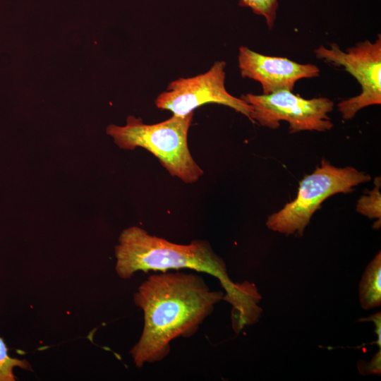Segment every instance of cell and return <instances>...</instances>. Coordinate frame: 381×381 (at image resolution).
<instances>
[{
	"mask_svg": "<svg viewBox=\"0 0 381 381\" xmlns=\"http://www.w3.org/2000/svg\"><path fill=\"white\" fill-rule=\"evenodd\" d=\"M224 296L193 273L177 270L150 275L133 296L144 317L141 336L131 350L135 365L163 360L169 353L171 341L195 334Z\"/></svg>",
	"mask_w": 381,
	"mask_h": 381,
	"instance_id": "6da1fadb",
	"label": "cell"
},
{
	"mask_svg": "<svg viewBox=\"0 0 381 381\" xmlns=\"http://www.w3.org/2000/svg\"><path fill=\"white\" fill-rule=\"evenodd\" d=\"M115 270L122 279L135 272L190 269L217 278L224 289L227 301L238 290L239 282L230 279L226 263L206 241L195 240L187 245L177 244L132 226L121 231L115 247Z\"/></svg>",
	"mask_w": 381,
	"mask_h": 381,
	"instance_id": "7a4b0ae2",
	"label": "cell"
},
{
	"mask_svg": "<svg viewBox=\"0 0 381 381\" xmlns=\"http://www.w3.org/2000/svg\"><path fill=\"white\" fill-rule=\"evenodd\" d=\"M193 114H173L154 124H146L141 118L128 116L125 126L110 124L106 131L120 148L133 150L143 147L157 157L171 176L193 183L204 173L193 158L188 145Z\"/></svg>",
	"mask_w": 381,
	"mask_h": 381,
	"instance_id": "3957f363",
	"label": "cell"
},
{
	"mask_svg": "<svg viewBox=\"0 0 381 381\" xmlns=\"http://www.w3.org/2000/svg\"><path fill=\"white\" fill-rule=\"evenodd\" d=\"M368 174L352 167H337L322 159L310 174L299 182L296 198L270 215L266 226L273 231L302 236L315 212L327 198L348 193L360 183L370 181Z\"/></svg>",
	"mask_w": 381,
	"mask_h": 381,
	"instance_id": "277c9868",
	"label": "cell"
},
{
	"mask_svg": "<svg viewBox=\"0 0 381 381\" xmlns=\"http://www.w3.org/2000/svg\"><path fill=\"white\" fill-rule=\"evenodd\" d=\"M241 98L252 107V121L271 129L278 128L281 121L289 123L290 133L322 132L334 126L328 116L334 102L327 97L305 99L291 90H281L268 95L247 93Z\"/></svg>",
	"mask_w": 381,
	"mask_h": 381,
	"instance_id": "5b68a950",
	"label": "cell"
},
{
	"mask_svg": "<svg viewBox=\"0 0 381 381\" xmlns=\"http://www.w3.org/2000/svg\"><path fill=\"white\" fill-rule=\"evenodd\" d=\"M314 53L318 59L343 67L361 85L359 95L337 104L344 119H353L359 110L366 107L381 104L380 35L374 42L366 40L344 52L337 44L331 43L329 48L320 46Z\"/></svg>",
	"mask_w": 381,
	"mask_h": 381,
	"instance_id": "8992f818",
	"label": "cell"
},
{
	"mask_svg": "<svg viewBox=\"0 0 381 381\" xmlns=\"http://www.w3.org/2000/svg\"><path fill=\"white\" fill-rule=\"evenodd\" d=\"M226 64L224 61H218L202 74L171 82L167 90L157 96L156 107L175 115L185 116L200 106L216 103L229 107L252 121V107L226 89Z\"/></svg>",
	"mask_w": 381,
	"mask_h": 381,
	"instance_id": "52a82bcc",
	"label": "cell"
},
{
	"mask_svg": "<svg viewBox=\"0 0 381 381\" xmlns=\"http://www.w3.org/2000/svg\"><path fill=\"white\" fill-rule=\"evenodd\" d=\"M238 62L241 76L259 82L264 95L281 90L293 91L297 80L318 77L320 71L314 64L262 55L244 46L239 48Z\"/></svg>",
	"mask_w": 381,
	"mask_h": 381,
	"instance_id": "ba28073f",
	"label": "cell"
},
{
	"mask_svg": "<svg viewBox=\"0 0 381 381\" xmlns=\"http://www.w3.org/2000/svg\"><path fill=\"white\" fill-rule=\"evenodd\" d=\"M361 306L370 310L381 305V252L368 264L358 285Z\"/></svg>",
	"mask_w": 381,
	"mask_h": 381,
	"instance_id": "9c48e42d",
	"label": "cell"
},
{
	"mask_svg": "<svg viewBox=\"0 0 381 381\" xmlns=\"http://www.w3.org/2000/svg\"><path fill=\"white\" fill-rule=\"evenodd\" d=\"M375 188L365 195L361 196L356 205V210L370 219H377L374 229L380 227L381 220V194L380 178L375 179Z\"/></svg>",
	"mask_w": 381,
	"mask_h": 381,
	"instance_id": "30bf717a",
	"label": "cell"
},
{
	"mask_svg": "<svg viewBox=\"0 0 381 381\" xmlns=\"http://www.w3.org/2000/svg\"><path fill=\"white\" fill-rule=\"evenodd\" d=\"M16 367L29 370L32 369L27 361L10 356L8 349L3 338L0 337V381H15L16 377L13 370Z\"/></svg>",
	"mask_w": 381,
	"mask_h": 381,
	"instance_id": "8fae6325",
	"label": "cell"
},
{
	"mask_svg": "<svg viewBox=\"0 0 381 381\" xmlns=\"http://www.w3.org/2000/svg\"><path fill=\"white\" fill-rule=\"evenodd\" d=\"M238 4L250 8L257 15L262 16L269 29L272 28L279 6L278 0H239Z\"/></svg>",
	"mask_w": 381,
	"mask_h": 381,
	"instance_id": "7c38bea8",
	"label": "cell"
},
{
	"mask_svg": "<svg viewBox=\"0 0 381 381\" xmlns=\"http://www.w3.org/2000/svg\"><path fill=\"white\" fill-rule=\"evenodd\" d=\"M358 372L363 375H381V349L377 351L369 361L359 360L357 363Z\"/></svg>",
	"mask_w": 381,
	"mask_h": 381,
	"instance_id": "4fadbf2b",
	"label": "cell"
},
{
	"mask_svg": "<svg viewBox=\"0 0 381 381\" xmlns=\"http://www.w3.org/2000/svg\"><path fill=\"white\" fill-rule=\"evenodd\" d=\"M358 322H372L375 325V332L377 335L376 344L381 349V313L377 312L368 318H362L357 320Z\"/></svg>",
	"mask_w": 381,
	"mask_h": 381,
	"instance_id": "5bb4252c",
	"label": "cell"
}]
</instances>
